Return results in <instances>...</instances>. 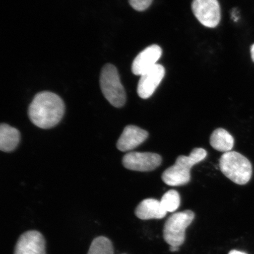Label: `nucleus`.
<instances>
[{
  "mask_svg": "<svg viewBox=\"0 0 254 254\" xmlns=\"http://www.w3.org/2000/svg\"><path fill=\"white\" fill-rule=\"evenodd\" d=\"M167 213L161 202L152 198L143 200L135 211L136 217L142 220L163 218Z\"/></svg>",
  "mask_w": 254,
  "mask_h": 254,
  "instance_id": "nucleus-12",
  "label": "nucleus"
},
{
  "mask_svg": "<svg viewBox=\"0 0 254 254\" xmlns=\"http://www.w3.org/2000/svg\"><path fill=\"white\" fill-rule=\"evenodd\" d=\"M220 167L225 177L238 185H245L252 177V163L236 151L225 152L220 158Z\"/></svg>",
  "mask_w": 254,
  "mask_h": 254,
  "instance_id": "nucleus-2",
  "label": "nucleus"
},
{
  "mask_svg": "<svg viewBox=\"0 0 254 254\" xmlns=\"http://www.w3.org/2000/svg\"><path fill=\"white\" fill-rule=\"evenodd\" d=\"M148 136V132L138 127L127 126L117 141V147L123 152L134 150L144 142Z\"/></svg>",
  "mask_w": 254,
  "mask_h": 254,
  "instance_id": "nucleus-11",
  "label": "nucleus"
},
{
  "mask_svg": "<svg viewBox=\"0 0 254 254\" xmlns=\"http://www.w3.org/2000/svg\"><path fill=\"white\" fill-rule=\"evenodd\" d=\"M100 86L105 98L114 107L120 108L126 102V93L116 66L108 64L101 71Z\"/></svg>",
  "mask_w": 254,
  "mask_h": 254,
  "instance_id": "nucleus-3",
  "label": "nucleus"
},
{
  "mask_svg": "<svg viewBox=\"0 0 254 254\" xmlns=\"http://www.w3.org/2000/svg\"><path fill=\"white\" fill-rule=\"evenodd\" d=\"M160 202L163 208L167 212L176 211L180 205L179 193L174 190H168L164 193Z\"/></svg>",
  "mask_w": 254,
  "mask_h": 254,
  "instance_id": "nucleus-16",
  "label": "nucleus"
},
{
  "mask_svg": "<svg viewBox=\"0 0 254 254\" xmlns=\"http://www.w3.org/2000/svg\"><path fill=\"white\" fill-rule=\"evenodd\" d=\"M179 250V247H176V246H171L170 247V251L172 252H178V251Z\"/></svg>",
  "mask_w": 254,
  "mask_h": 254,
  "instance_id": "nucleus-20",
  "label": "nucleus"
},
{
  "mask_svg": "<svg viewBox=\"0 0 254 254\" xmlns=\"http://www.w3.org/2000/svg\"><path fill=\"white\" fill-rule=\"evenodd\" d=\"M14 254H46L43 235L37 231L25 232L19 238Z\"/></svg>",
  "mask_w": 254,
  "mask_h": 254,
  "instance_id": "nucleus-8",
  "label": "nucleus"
},
{
  "mask_svg": "<svg viewBox=\"0 0 254 254\" xmlns=\"http://www.w3.org/2000/svg\"><path fill=\"white\" fill-rule=\"evenodd\" d=\"M65 113V104L58 95L49 91L38 93L28 109L31 122L39 128L49 129L58 125Z\"/></svg>",
  "mask_w": 254,
  "mask_h": 254,
  "instance_id": "nucleus-1",
  "label": "nucleus"
},
{
  "mask_svg": "<svg viewBox=\"0 0 254 254\" xmlns=\"http://www.w3.org/2000/svg\"><path fill=\"white\" fill-rule=\"evenodd\" d=\"M228 254H247L244 252H240V251H237L236 250H232L231 252L228 253Z\"/></svg>",
  "mask_w": 254,
  "mask_h": 254,
  "instance_id": "nucleus-18",
  "label": "nucleus"
},
{
  "mask_svg": "<svg viewBox=\"0 0 254 254\" xmlns=\"http://www.w3.org/2000/svg\"><path fill=\"white\" fill-rule=\"evenodd\" d=\"M163 53L161 48L154 44L149 46L135 57L132 64L133 74L141 75L157 64Z\"/></svg>",
  "mask_w": 254,
  "mask_h": 254,
  "instance_id": "nucleus-10",
  "label": "nucleus"
},
{
  "mask_svg": "<svg viewBox=\"0 0 254 254\" xmlns=\"http://www.w3.org/2000/svg\"><path fill=\"white\" fill-rule=\"evenodd\" d=\"M251 56H252V59L253 60V62L254 63V44L251 47Z\"/></svg>",
  "mask_w": 254,
  "mask_h": 254,
  "instance_id": "nucleus-19",
  "label": "nucleus"
},
{
  "mask_svg": "<svg viewBox=\"0 0 254 254\" xmlns=\"http://www.w3.org/2000/svg\"><path fill=\"white\" fill-rule=\"evenodd\" d=\"M20 141V133L17 129L6 124L0 126V150L9 152L14 151Z\"/></svg>",
  "mask_w": 254,
  "mask_h": 254,
  "instance_id": "nucleus-13",
  "label": "nucleus"
},
{
  "mask_svg": "<svg viewBox=\"0 0 254 254\" xmlns=\"http://www.w3.org/2000/svg\"><path fill=\"white\" fill-rule=\"evenodd\" d=\"M210 144L217 151L230 152L234 147V139L227 130L217 128L211 135Z\"/></svg>",
  "mask_w": 254,
  "mask_h": 254,
  "instance_id": "nucleus-14",
  "label": "nucleus"
},
{
  "mask_svg": "<svg viewBox=\"0 0 254 254\" xmlns=\"http://www.w3.org/2000/svg\"><path fill=\"white\" fill-rule=\"evenodd\" d=\"M198 161L194 155L189 156L180 155L176 163L167 168L162 175V180L170 186H182L188 184L190 180V171Z\"/></svg>",
  "mask_w": 254,
  "mask_h": 254,
  "instance_id": "nucleus-5",
  "label": "nucleus"
},
{
  "mask_svg": "<svg viewBox=\"0 0 254 254\" xmlns=\"http://www.w3.org/2000/svg\"><path fill=\"white\" fill-rule=\"evenodd\" d=\"M162 158L160 155L152 152H131L123 159V166L129 170L148 172L160 166Z\"/></svg>",
  "mask_w": 254,
  "mask_h": 254,
  "instance_id": "nucleus-7",
  "label": "nucleus"
},
{
  "mask_svg": "<svg viewBox=\"0 0 254 254\" xmlns=\"http://www.w3.org/2000/svg\"><path fill=\"white\" fill-rule=\"evenodd\" d=\"M87 254H114L112 243L105 237H98L93 241Z\"/></svg>",
  "mask_w": 254,
  "mask_h": 254,
  "instance_id": "nucleus-15",
  "label": "nucleus"
},
{
  "mask_svg": "<svg viewBox=\"0 0 254 254\" xmlns=\"http://www.w3.org/2000/svg\"><path fill=\"white\" fill-rule=\"evenodd\" d=\"M192 9L195 17L205 27L215 28L221 20L218 0H193Z\"/></svg>",
  "mask_w": 254,
  "mask_h": 254,
  "instance_id": "nucleus-6",
  "label": "nucleus"
},
{
  "mask_svg": "<svg viewBox=\"0 0 254 254\" xmlns=\"http://www.w3.org/2000/svg\"><path fill=\"white\" fill-rule=\"evenodd\" d=\"M166 74V70L162 65H155L148 71L141 75L137 87L139 97L147 99L152 96L160 84Z\"/></svg>",
  "mask_w": 254,
  "mask_h": 254,
  "instance_id": "nucleus-9",
  "label": "nucleus"
},
{
  "mask_svg": "<svg viewBox=\"0 0 254 254\" xmlns=\"http://www.w3.org/2000/svg\"><path fill=\"white\" fill-rule=\"evenodd\" d=\"M152 0H129L131 7L136 11H142L150 7Z\"/></svg>",
  "mask_w": 254,
  "mask_h": 254,
  "instance_id": "nucleus-17",
  "label": "nucleus"
},
{
  "mask_svg": "<svg viewBox=\"0 0 254 254\" xmlns=\"http://www.w3.org/2000/svg\"><path fill=\"white\" fill-rule=\"evenodd\" d=\"M195 214L190 210L177 212L168 218L165 223L163 237L171 246H182L185 240L187 228L192 223Z\"/></svg>",
  "mask_w": 254,
  "mask_h": 254,
  "instance_id": "nucleus-4",
  "label": "nucleus"
}]
</instances>
